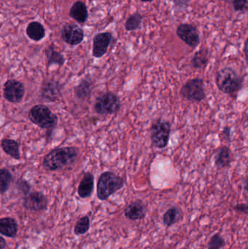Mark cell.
Listing matches in <instances>:
<instances>
[{"label":"cell","instance_id":"1","mask_svg":"<svg viewBox=\"0 0 248 249\" xmlns=\"http://www.w3.org/2000/svg\"><path fill=\"white\" fill-rule=\"evenodd\" d=\"M78 156L79 149L74 146L55 148L45 155L42 165L48 171H59L74 165Z\"/></svg>","mask_w":248,"mask_h":249},{"label":"cell","instance_id":"2","mask_svg":"<svg viewBox=\"0 0 248 249\" xmlns=\"http://www.w3.org/2000/svg\"><path fill=\"white\" fill-rule=\"evenodd\" d=\"M215 83L220 91L230 96H236L241 90L244 78L231 67L221 69L215 75Z\"/></svg>","mask_w":248,"mask_h":249},{"label":"cell","instance_id":"3","mask_svg":"<svg viewBox=\"0 0 248 249\" xmlns=\"http://www.w3.org/2000/svg\"><path fill=\"white\" fill-rule=\"evenodd\" d=\"M125 180L112 171H105L97 183V197L101 201L108 200L112 195L123 188Z\"/></svg>","mask_w":248,"mask_h":249},{"label":"cell","instance_id":"4","mask_svg":"<svg viewBox=\"0 0 248 249\" xmlns=\"http://www.w3.org/2000/svg\"><path fill=\"white\" fill-rule=\"evenodd\" d=\"M29 119L32 124H36L48 131V137H50L52 130L56 127L58 118L50 109L43 105H37L32 107L29 112Z\"/></svg>","mask_w":248,"mask_h":249},{"label":"cell","instance_id":"5","mask_svg":"<svg viewBox=\"0 0 248 249\" xmlns=\"http://www.w3.org/2000/svg\"><path fill=\"white\" fill-rule=\"evenodd\" d=\"M171 124L162 118L156 120L150 127V139L157 149H165L168 145L171 133Z\"/></svg>","mask_w":248,"mask_h":249},{"label":"cell","instance_id":"6","mask_svg":"<svg viewBox=\"0 0 248 249\" xmlns=\"http://www.w3.org/2000/svg\"><path fill=\"white\" fill-rule=\"evenodd\" d=\"M180 95L188 102L200 103L206 97L204 80L200 77H195L187 80L182 86Z\"/></svg>","mask_w":248,"mask_h":249},{"label":"cell","instance_id":"7","mask_svg":"<svg viewBox=\"0 0 248 249\" xmlns=\"http://www.w3.org/2000/svg\"><path fill=\"white\" fill-rule=\"evenodd\" d=\"M121 108V102L119 96L112 92L102 93L96 99L94 110L98 115H112L117 113Z\"/></svg>","mask_w":248,"mask_h":249},{"label":"cell","instance_id":"8","mask_svg":"<svg viewBox=\"0 0 248 249\" xmlns=\"http://www.w3.org/2000/svg\"><path fill=\"white\" fill-rule=\"evenodd\" d=\"M176 35L188 46L196 48L200 44L198 28L190 23H182L176 29Z\"/></svg>","mask_w":248,"mask_h":249},{"label":"cell","instance_id":"9","mask_svg":"<svg viewBox=\"0 0 248 249\" xmlns=\"http://www.w3.org/2000/svg\"><path fill=\"white\" fill-rule=\"evenodd\" d=\"M23 206L30 212H42L48 209V200L41 192H33L25 196Z\"/></svg>","mask_w":248,"mask_h":249},{"label":"cell","instance_id":"10","mask_svg":"<svg viewBox=\"0 0 248 249\" xmlns=\"http://www.w3.org/2000/svg\"><path fill=\"white\" fill-rule=\"evenodd\" d=\"M25 93L24 86L16 80H8L4 83L3 95L4 99L10 103H19Z\"/></svg>","mask_w":248,"mask_h":249},{"label":"cell","instance_id":"11","mask_svg":"<svg viewBox=\"0 0 248 249\" xmlns=\"http://www.w3.org/2000/svg\"><path fill=\"white\" fill-rule=\"evenodd\" d=\"M84 31L74 23H66L61 30V37L68 45H79L84 39Z\"/></svg>","mask_w":248,"mask_h":249},{"label":"cell","instance_id":"12","mask_svg":"<svg viewBox=\"0 0 248 249\" xmlns=\"http://www.w3.org/2000/svg\"><path fill=\"white\" fill-rule=\"evenodd\" d=\"M113 40V35L110 32H101L95 35L93 41V55L100 58L107 53L109 45Z\"/></svg>","mask_w":248,"mask_h":249},{"label":"cell","instance_id":"13","mask_svg":"<svg viewBox=\"0 0 248 249\" xmlns=\"http://www.w3.org/2000/svg\"><path fill=\"white\" fill-rule=\"evenodd\" d=\"M61 85L53 80H47L42 83L40 89V96L44 100L55 102L61 95Z\"/></svg>","mask_w":248,"mask_h":249},{"label":"cell","instance_id":"14","mask_svg":"<svg viewBox=\"0 0 248 249\" xmlns=\"http://www.w3.org/2000/svg\"><path fill=\"white\" fill-rule=\"evenodd\" d=\"M234 161V156L229 146H221L217 149L214 156V162L218 169L230 168Z\"/></svg>","mask_w":248,"mask_h":249},{"label":"cell","instance_id":"15","mask_svg":"<svg viewBox=\"0 0 248 249\" xmlns=\"http://www.w3.org/2000/svg\"><path fill=\"white\" fill-rule=\"evenodd\" d=\"M125 217L131 221L141 220L144 219L147 214V208L141 200H137L131 202L126 208L125 212Z\"/></svg>","mask_w":248,"mask_h":249},{"label":"cell","instance_id":"16","mask_svg":"<svg viewBox=\"0 0 248 249\" xmlns=\"http://www.w3.org/2000/svg\"><path fill=\"white\" fill-rule=\"evenodd\" d=\"M95 178L91 172L84 173L77 189V193L81 198H88L94 190Z\"/></svg>","mask_w":248,"mask_h":249},{"label":"cell","instance_id":"17","mask_svg":"<svg viewBox=\"0 0 248 249\" xmlns=\"http://www.w3.org/2000/svg\"><path fill=\"white\" fill-rule=\"evenodd\" d=\"M93 89V82L90 77H85L74 89V95L79 100H87L90 98Z\"/></svg>","mask_w":248,"mask_h":249},{"label":"cell","instance_id":"18","mask_svg":"<svg viewBox=\"0 0 248 249\" xmlns=\"http://www.w3.org/2000/svg\"><path fill=\"white\" fill-rule=\"evenodd\" d=\"M18 231V224L16 219L12 217L0 218V234L7 237L14 238L17 236Z\"/></svg>","mask_w":248,"mask_h":249},{"label":"cell","instance_id":"19","mask_svg":"<svg viewBox=\"0 0 248 249\" xmlns=\"http://www.w3.org/2000/svg\"><path fill=\"white\" fill-rule=\"evenodd\" d=\"M69 16L79 23H85L88 18V10H87V6L83 1H76L70 10Z\"/></svg>","mask_w":248,"mask_h":249},{"label":"cell","instance_id":"20","mask_svg":"<svg viewBox=\"0 0 248 249\" xmlns=\"http://www.w3.org/2000/svg\"><path fill=\"white\" fill-rule=\"evenodd\" d=\"M208 49L202 48L194 54L191 60V66L197 70H202L208 66L209 62Z\"/></svg>","mask_w":248,"mask_h":249},{"label":"cell","instance_id":"21","mask_svg":"<svg viewBox=\"0 0 248 249\" xmlns=\"http://www.w3.org/2000/svg\"><path fill=\"white\" fill-rule=\"evenodd\" d=\"M182 216L183 213L180 208L172 206L163 214V224L167 228H170L179 222L182 219Z\"/></svg>","mask_w":248,"mask_h":249},{"label":"cell","instance_id":"22","mask_svg":"<svg viewBox=\"0 0 248 249\" xmlns=\"http://www.w3.org/2000/svg\"><path fill=\"white\" fill-rule=\"evenodd\" d=\"M1 146L7 155H10L15 160L20 159L19 145L16 141L10 139H4L1 141Z\"/></svg>","mask_w":248,"mask_h":249},{"label":"cell","instance_id":"23","mask_svg":"<svg viewBox=\"0 0 248 249\" xmlns=\"http://www.w3.org/2000/svg\"><path fill=\"white\" fill-rule=\"evenodd\" d=\"M26 34L32 40L39 41L45 37V31L44 26L40 23L33 21L28 25Z\"/></svg>","mask_w":248,"mask_h":249},{"label":"cell","instance_id":"24","mask_svg":"<svg viewBox=\"0 0 248 249\" xmlns=\"http://www.w3.org/2000/svg\"><path fill=\"white\" fill-rule=\"evenodd\" d=\"M47 61H48V67L51 65L63 66L65 63V58L62 54L55 51L54 45H51L48 47L45 51Z\"/></svg>","mask_w":248,"mask_h":249},{"label":"cell","instance_id":"25","mask_svg":"<svg viewBox=\"0 0 248 249\" xmlns=\"http://www.w3.org/2000/svg\"><path fill=\"white\" fill-rule=\"evenodd\" d=\"M144 20V16L139 12L137 11L132 13L127 19L125 23V30L128 32H132L141 28Z\"/></svg>","mask_w":248,"mask_h":249},{"label":"cell","instance_id":"26","mask_svg":"<svg viewBox=\"0 0 248 249\" xmlns=\"http://www.w3.org/2000/svg\"><path fill=\"white\" fill-rule=\"evenodd\" d=\"M13 179V175L9 170L0 168V194H4L8 191Z\"/></svg>","mask_w":248,"mask_h":249},{"label":"cell","instance_id":"27","mask_svg":"<svg viewBox=\"0 0 248 249\" xmlns=\"http://www.w3.org/2000/svg\"><path fill=\"white\" fill-rule=\"evenodd\" d=\"M90 228V219L88 216H82L78 219L75 226L74 232L76 235H84L88 232Z\"/></svg>","mask_w":248,"mask_h":249},{"label":"cell","instance_id":"28","mask_svg":"<svg viewBox=\"0 0 248 249\" xmlns=\"http://www.w3.org/2000/svg\"><path fill=\"white\" fill-rule=\"evenodd\" d=\"M226 246V241L219 233H215L211 237L208 244V249H221Z\"/></svg>","mask_w":248,"mask_h":249},{"label":"cell","instance_id":"29","mask_svg":"<svg viewBox=\"0 0 248 249\" xmlns=\"http://www.w3.org/2000/svg\"><path fill=\"white\" fill-rule=\"evenodd\" d=\"M16 187L17 191H18L20 194L24 196V197L27 196L29 193H30L31 189H32V186H31L30 183L22 178L16 180Z\"/></svg>","mask_w":248,"mask_h":249},{"label":"cell","instance_id":"30","mask_svg":"<svg viewBox=\"0 0 248 249\" xmlns=\"http://www.w3.org/2000/svg\"><path fill=\"white\" fill-rule=\"evenodd\" d=\"M232 4L236 12L246 13L248 10V0H232Z\"/></svg>","mask_w":248,"mask_h":249},{"label":"cell","instance_id":"31","mask_svg":"<svg viewBox=\"0 0 248 249\" xmlns=\"http://www.w3.org/2000/svg\"><path fill=\"white\" fill-rule=\"evenodd\" d=\"M233 209L240 213H245L247 215L248 213V206L247 203H240L233 206Z\"/></svg>","mask_w":248,"mask_h":249},{"label":"cell","instance_id":"32","mask_svg":"<svg viewBox=\"0 0 248 249\" xmlns=\"http://www.w3.org/2000/svg\"><path fill=\"white\" fill-rule=\"evenodd\" d=\"M222 134L226 140L228 141L229 142H231V128L230 126H225V127L223 128Z\"/></svg>","mask_w":248,"mask_h":249},{"label":"cell","instance_id":"33","mask_svg":"<svg viewBox=\"0 0 248 249\" xmlns=\"http://www.w3.org/2000/svg\"><path fill=\"white\" fill-rule=\"evenodd\" d=\"M173 1L177 7H184L187 5L189 0H173Z\"/></svg>","mask_w":248,"mask_h":249},{"label":"cell","instance_id":"34","mask_svg":"<svg viewBox=\"0 0 248 249\" xmlns=\"http://www.w3.org/2000/svg\"><path fill=\"white\" fill-rule=\"evenodd\" d=\"M7 247V241L0 235V249H4Z\"/></svg>","mask_w":248,"mask_h":249},{"label":"cell","instance_id":"35","mask_svg":"<svg viewBox=\"0 0 248 249\" xmlns=\"http://www.w3.org/2000/svg\"><path fill=\"white\" fill-rule=\"evenodd\" d=\"M248 39H246V42H245L244 45V53L245 56H246V61H248Z\"/></svg>","mask_w":248,"mask_h":249},{"label":"cell","instance_id":"36","mask_svg":"<svg viewBox=\"0 0 248 249\" xmlns=\"http://www.w3.org/2000/svg\"><path fill=\"white\" fill-rule=\"evenodd\" d=\"M244 185H245V191L246 192V193H247L248 192V179H247V178H246V179H245V182H244Z\"/></svg>","mask_w":248,"mask_h":249},{"label":"cell","instance_id":"37","mask_svg":"<svg viewBox=\"0 0 248 249\" xmlns=\"http://www.w3.org/2000/svg\"><path fill=\"white\" fill-rule=\"evenodd\" d=\"M143 2H151V1H154V0H141Z\"/></svg>","mask_w":248,"mask_h":249}]
</instances>
